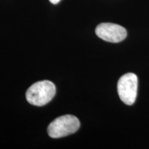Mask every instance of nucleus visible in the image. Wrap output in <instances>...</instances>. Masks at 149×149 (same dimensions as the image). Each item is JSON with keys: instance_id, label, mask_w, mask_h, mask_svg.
Segmentation results:
<instances>
[{"instance_id": "nucleus-1", "label": "nucleus", "mask_w": 149, "mask_h": 149, "mask_svg": "<svg viewBox=\"0 0 149 149\" xmlns=\"http://www.w3.org/2000/svg\"><path fill=\"white\" fill-rule=\"evenodd\" d=\"M56 93L55 86L48 80L37 81L26 93L28 102L37 107H42L51 102Z\"/></svg>"}, {"instance_id": "nucleus-2", "label": "nucleus", "mask_w": 149, "mask_h": 149, "mask_svg": "<svg viewBox=\"0 0 149 149\" xmlns=\"http://www.w3.org/2000/svg\"><path fill=\"white\" fill-rule=\"evenodd\" d=\"M80 122L74 115H66L56 118L48 127V135L52 138H60L73 134L79 128Z\"/></svg>"}, {"instance_id": "nucleus-3", "label": "nucleus", "mask_w": 149, "mask_h": 149, "mask_svg": "<svg viewBox=\"0 0 149 149\" xmlns=\"http://www.w3.org/2000/svg\"><path fill=\"white\" fill-rule=\"evenodd\" d=\"M138 79L135 74L132 72L124 74L117 83V92L120 100L126 105L135 103L137 94Z\"/></svg>"}, {"instance_id": "nucleus-4", "label": "nucleus", "mask_w": 149, "mask_h": 149, "mask_svg": "<svg viewBox=\"0 0 149 149\" xmlns=\"http://www.w3.org/2000/svg\"><path fill=\"white\" fill-rule=\"evenodd\" d=\"M95 33L106 42L118 43L126 37V30L122 26L113 23H102L96 27Z\"/></svg>"}, {"instance_id": "nucleus-5", "label": "nucleus", "mask_w": 149, "mask_h": 149, "mask_svg": "<svg viewBox=\"0 0 149 149\" xmlns=\"http://www.w3.org/2000/svg\"><path fill=\"white\" fill-rule=\"evenodd\" d=\"M49 1L50 2L53 3V4H57V3H58L61 0H49Z\"/></svg>"}]
</instances>
